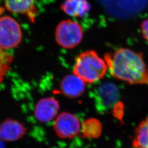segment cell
Returning <instances> with one entry per match:
<instances>
[{"instance_id": "cell-1", "label": "cell", "mask_w": 148, "mask_h": 148, "mask_svg": "<svg viewBox=\"0 0 148 148\" xmlns=\"http://www.w3.org/2000/svg\"><path fill=\"white\" fill-rule=\"evenodd\" d=\"M104 60L111 75L131 85H148V69L143 54L121 48L104 55Z\"/></svg>"}, {"instance_id": "cell-2", "label": "cell", "mask_w": 148, "mask_h": 148, "mask_svg": "<svg viewBox=\"0 0 148 148\" xmlns=\"http://www.w3.org/2000/svg\"><path fill=\"white\" fill-rule=\"evenodd\" d=\"M108 69L105 60L93 50L86 51L75 59L73 73L86 84L102 79Z\"/></svg>"}, {"instance_id": "cell-3", "label": "cell", "mask_w": 148, "mask_h": 148, "mask_svg": "<svg viewBox=\"0 0 148 148\" xmlns=\"http://www.w3.org/2000/svg\"><path fill=\"white\" fill-rule=\"evenodd\" d=\"M84 37L82 27L79 23L70 19L60 21L55 32L57 43L62 47L71 49L81 42Z\"/></svg>"}, {"instance_id": "cell-4", "label": "cell", "mask_w": 148, "mask_h": 148, "mask_svg": "<svg viewBox=\"0 0 148 148\" xmlns=\"http://www.w3.org/2000/svg\"><path fill=\"white\" fill-rule=\"evenodd\" d=\"M22 32L19 23L12 17H0V49L16 47L21 42Z\"/></svg>"}, {"instance_id": "cell-5", "label": "cell", "mask_w": 148, "mask_h": 148, "mask_svg": "<svg viewBox=\"0 0 148 148\" xmlns=\"http://www.w3.org/2000/svg\"><path fill=\"white\" fill-rule=\"evenodd\" d=\"M81 123L75 115L69 112H62L56 119L54 130L57 136L62 139H71L79 133Z\"/></svg>"}, {"instance_id": "cell-6", "label": "cell", "mask_w": 148, "mask_h": 148, "mask_svg": "<svg viewBox=\"0 0 148 148\" xmlns=\"http://www.w3.org/2000/svg\"><path fill=\"white\" fill-rule=\"evenodd\" d=\"M27 130L21 122L7 119L0 124V140L3 142H15L23 137Z\"/></svg>"}, {"instance_id": "cell-7", "label": "cell", "mask_w": 148, "mask_h": 148, "mask_svg": "<svg viewBox=\"0 0 148 148\" xmlns=\"http://www.w3.org/2000/svg\"><path fill=\"white\" fill-rule=\"evenodd\" d=\"M59 109L58 101L53 97H48L38 101L34 114L38 121L45 123L52 120L57 114Z\"/></svg>"}, {"instance_id": "cell-8", "label": "cell", "mask_w": 148, "mask_h": 148, "mask_svg": "<svg viewBox=\"0 0 148 148\" xmlns=\"http://www.w3.org/2000/svg\"><path fill=\"white\" fill-rule=\"evenodd\" d=\"M8 11L16 14L27 16L34 23L37 15L35 0H4Z\"/></svg>"}, {"instance_id": "cell-9", "label": "cell", "mask_w": 148, "mask_h": 148, "mask_svg": "<svg viewBox=\"0 0 148 148\" xmlns=\"http://www.w3.org/2000/svg\"><path fill=\"white\" fill-rule=\"evenodd\" d=\"M85 83L75 75H68L64 77L60 85L61 93L70 98H77L85 90Z\"/></svg>"}, {"instance_id": "cell-10", "label": "cell", "mask_w": 148, "mask_h": 148, "mask_svg": "<svg viewBox=\"0 0 148 148\" xmlns=\"http://www.w3.org/2000/svg\"><path fill=\"white\" fill-rule=\"evenodd\" d=\"M60 9L69 16L84 18L90 11L91 7L87 0H64Z\"/></svg>"}, {"instance_id": "cell-11", "label": "cell", "mask_w": 148, "mask_h": 148, "mask_svg": "<svg viewBox=\"0 0 148 148\" xmlns=\"http://www.w3.org/2000/svg\"><path fill=\"white\" fill-rule=\"evenodd\" d=\"M98 98L101 106L108 108L113 105L117 98L116 87L110 84L103 85L98 90Z\"/></svg>"}, {"instance_id": "cell-12", "label": "cell", "mask_w": 148, "mask_h": 148, "mask_svg": "<svg viewBox=\"0 0 148 148\" xmlns=\"http://www.w3.org/2000/svg\"><path fill=\"white\" fill-rule=\"evenodd\" d=\"M132 146L134 148H148V117L136 127Z\"/></svg>"}, {"instance_id": "cell-13", "label": "cell", "mask_w": 148, "mask_h": 148, "mask_svg": "<svg viewBox=\"0 0 148 148\" xmlns=\"http://www.w3.org/2000/svg\"><path fill=\"white\" fill-rule=\"evenodd\" d=\"M102 129V125L99 120L95 118H90L83 122L81 132L84 138L96 139L100 137Z\"/></svg>"}, {"instance_id": "cell-14", "label": "cell", "mask_w": 148, "mask_h": 148, "mask_svg": "<svg viewBox=\"0 0 148 148\" xmlns=\"http://www.w3.org/2000/svg\"><path fill=\"white\" fill-rule=\"evenodd\" d=\"M13 56L5 50L0 49V85L3 82L5 75L11 69Z\"/></svg>"}, {"instance_id": "cell-15", "label": "cell", "mask_w": 148, "mask_h": 148, "mask_svg": "<svg viewBox=\"0 0 148 148\" xmlns=\"http://www.w3.org/2000/svg\"><path fill=\"white\" fill-rule=\"evenodd\" d=\"M141 32L144 38L148 42V19L142 22L141 24Z\"/></svg>"}, {"instance_id": "cell-16", "label": "cell", "mask_w": 148, "mask_h": 148, "mask_svg": "<svg viewBox=\"0 0 148 148\" xmlns=\"http://www.w3.org/2000/svg\"><path fill=\"white\" fill-rule=\"evenodd\" d=\"M0 148H5L4 143L1 140H0Z\"/></svg>"}]
</instances>
